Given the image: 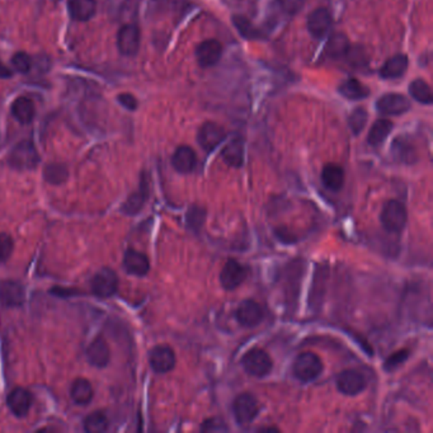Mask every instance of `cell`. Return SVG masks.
I'll list each match as a JSON object with an SVG mask.
<instances>
[{
    "label": "cell",
    "mask_w": 433,
    "mask_h": 433,
    "mask_svg": "<svg viewBox=\"0 0 433 433\" xmlns=\"http://www.w3.org/2000/svg\"><path fill=\"white\" fill-rule=\"evenodd\" d=\"M323 362L321 357L312 352H303L296 357L293 364L295 378L301 382L315 380L323 373Z\"/></svg>",
    "instance_id": "1"
},
{
    "label": "cell",
    "mask_w": 433,
    "mask_h": 433,
    "mask_svg": "<svg viewBox=\"0 0 433 433\" xmlns=\"http://www.w3.org/2000/svg\"><path fill=\"white\" fill-rule=\"evenodd\" d=\"M380 220L385 230L390 233H400L407 225V208L400 201L390 199L382 208Z\"/></svg>",
    "instance_id": "2"
},
{
    "label": "cell",
    "mask_w": 433,
    "mask_h": 433,
    "mask_svg": "<svg viewBox=\"0 0 433 433\" xmlns=\"http://www.w3.org/2000/svg\"><path fill=\"white\" fill-rule=\"evenodd\" d=\"M242 364L247 373L256 378L267 376L273 367L272 358L266 351L260 348L249 349L245 355L243 356Z\"/></svg>",
    "instance_id": "3"
},
{
    "label": "cell",
    "mask_w": 433,
    "mask_h": 433,
    "mask_svg": "<svg viewBox=\"0 0 433 433\" xmlns=\"http://www.w3.org/2000/svg\"><path fill=\"white\" fill-rule=\"evenodd\" d=\"M9 164L19 171L32 169L38 164V153L34 143L25 140L17 144L9 156Z\"/></svg>",
    "instance_id": "4"
},
{
    "label": "cell",
    "mask_w": 433,
    "mask_h": 433,
    "mask_svg": "<svg viewBox=\"0 0 433 433\" xmlns=\"http://www.w3.org/2000/svg\"><path fill=\"white\" fill-rule=\"evenodd\" d=\"M233 413L238 425H248L258 416L260 403L253 394L243 393L235 398L233 403Z\"/></svg>",
    "instance_id": "5"
},
{
    "label": "cell",
    "mask_w": 433,
    "mask_h": 433,
    "mask_svg": "<svg viewBox=\"0 0 433 433\" xmlns=\"http://www.w3.org/2000/svg\"><path fill=\"white\" fill-rule=\"evenodd\" d=\"M248 276V271L236 260H229L223 267L220 273L221 286L227 291H233L236 287L240 286Z\"/></svg>",
    "instance_id": "6"
},
{
    "label": "cell",
    "mask_w": 433,
    "mask_h": 433,
    "mask_svg": "<svg viewBox=\"0 0 433 433\" xmlns=\"http://www.w3.org/2000/svg\"><path fill=\"white\" fill-rule=\"evenodd\" d=\"M225 139V130L215 122L203 123L202 127L199 129V136H197L199 145L206 153L214 151Z\"/></svg>",
    "instance_id": "7"
},
{
    "label": "cell",
    "mask_w": 433,
    "mask_h": 433,
    "mask_svg": "<svg viewBox=\"0 0 433 433\" xmlns=\"http://www.w3.org/2000/svg\"><path fill=\"white\" fill-rule=\"evenodd\" d=\"M367 386L364 375L356 370H345L337 378V388L342 394L355 397L362 393Z\"/></svg>",
    "instance_id": "8"
},
{
    "label": "cell",
    "mask_w": 433,
    "mask_h": 433,
    "mask_svg": "<svg viewBox=\"0 0 433 433\" xmlns=\"http://www.w3.org/2000/svg\"><path fill=\"white\" fill-rule=\"evenodd\" d=\"M149 361L151 369L158 373H166L172 371L175 366V354L172 347L160 345L151 349Z\"/></svg>",
    "instance_id": "9"
},
{
    "label": "cell",
    "mask_w": 433,
    "mask_h": 433,
    "mask_svg": "<svg viewBox=\"0 0 433 433\" xmlns=\"http://www.w3.org/2000/svg\"><path fill=\"white\" fill-rule=\"evenodd\" d=\"M119 287V278L112 269H101L92 278V291L98 297L112 296Z\"/></svg>",
    "instance_id": "10"
},
{
    "label": "cell",
    "mask_w": 433,
    "mask_h": 433,
    "mask_svg": "<svg viewBox=\"0 0 433 433\" xmlns=\"http://www.w3.org/2000/svg\"><path fill=\"white\" fill-rule=\"evenodd\" d=\"M235 315H236V319L239 321V324L243 325L244 328H253L263 321L264 312H263L260 304L248 299V300H244L238 306Z\"/></svg>",
    "instance_id": "11"
},
{
    "label": "cell",
    "mask_w": 433,
    "mask_h": 433,
    "mask_svg": "<svg viewBox=\"0 0 433 433\" xmlns=\"http://www.w3.org/2000/svg\"><path fill=\"white\" fill-rule=\"evenodd\" d=\"M376 107H378L379 112L382 113V114L398 116V114L407 112L408 110L410 108V103L407 98L401 95L389 93V95L382 96L378 101Z\"/></svg>",
    "instance_id": "12"
},
{
    "label": "cell",
    "mask_w": 433,
    "mask_h": 433,
    "mask_svg": "<svg viewBox=\"0 0 433 433\" xmlns=\"http://www.w3.org/2000/svg\"><path fill=\"white\" fill-rule=\"evenodd\" d=\"M117 46L123 55H135L140 46V31L135 25L122 27L117 36Z\"/></svg>",
    "instance_id": "13"
},
{
    "label": "cell",
    "mask_w": 433,
    "mask_h": 433,
    "mask_svg": "<svg viewBox=\"0 0 433 433\" xmlns=\"http://www.w3.org/2000/svg\"><path fill=\"white\" fill-rule=\"evenodd\" d=\"M223 53V46L217 40H206L197 46L196 49V58L199 61V66L208 68L215 65L220 60Z\"/></svg>",
    "instance_id": "14"
},
{
    "label": "cell",
    "mask_w": 433,
    "mask_h": 433,
    "mask_svg": "<svg viewBox=\"0 0 433 433\" xmlns=\"http://www.w3.org/2000/svg\"><path fill=\"white\" fill-rule=\"evenodd\" d=\"M332 16L327 8H318L308 18V29L315 38H323L330 32Z\"/></svg>",
    "instance_id": "15"
},
{
    "label": "cell",
    "mask_w": 433,
    "mask_h": 433,
    "mask_svg": "<svg viewBox=\"0 0 433 433\" xmlns=\"http://www.w3.org/2000/svg\"><path fill=\"white\" fill-rule=\"evenodd\" d=\"M32 397L31 393L25 388H16L9 393L8 407L13 415L17 417L27 416L31 409Z\"/></svg>",
    "instance_id": "16"
},
{
    "label": "cell",
    "mask_w": 433,
    "mask_h": 433,
    "mask_svg": "<svg viewBox=\"0 0 433 433\" xmlns=\"http://www.w3.org/2000/svg\"><path fill=\"white\" fill-rule=\"evenodd\" d=\"M196 163L197 156L192 147L182 145L174 151L172 164L177 172L182 174L191 173L196 166Z\"/></svg>",
    "instance_id": "17"
},
{
    "label": "cell",
    "mask_w": 433,
    "mask_h": 433,
    "mask_svg": "<svg viewBox=\"0 0 433 433\" xmlns=\"http://www.w3.org/2000/svg\"><path fill=\"white\" fill-rule=\"evenodd\" d=\"M123 266L129 273L135 276H145L150 269V263L147 256L134 249L126 251Z\"/></svg>",
    "instance_id": "18"
},
{
    "label": "cell",
    "mask_w": 433,
    "mask_h": 433,
    "mask_svg": "<svg viewBox=\"0 0 433 433\" xmlns=\"http://www.w3.org/2000/svg\"><path fill=\"white\" fill-rule=\"evenodd\" d=\"M87 357L89 362L96 367H104L110 362V347L103 338H96L88 347Z\"/></svg>",
    "instance_id": "19"
},
{
    "label": "cell",
    "mask_w": 433,
    "mask_h": 433,
    "mask_svg": "<svg viewBox=\"0 0 433 433\" xmlns=\"http://www.w3.org/2000/svg\"><path fill=\"white\" fill-rule=\"evenodd\" d=\"M25 293L23 287L18 282L5 281L0 284V301L7 306H18L23 303Z\"/></svg>",
    "instance_id": "20"
},
{
    "label": "cell",
    "mask_w": 433,
    "mask_h": 433,
    "mask_svg": "<svg viewBox=\"0 0 433 433\" xmlns=\"http://www.w3.org/2000/svg\"><path fill=\"white\" fill-rule=\"evenodd\" d=\"M321 182L330 190L337 192L345 184V171L342 166L337 164H327L321 172Z\"/></svg>",
    "instance_id": "21"
},
{
    "label": "cell",
    "mask_w": 433,
    "mask_h": 433,
    "mask_svg": "<svg viewBox=\"0 0 433 433\" xmlns=\"http://www.w3.org/2000/svg\"><path fill=\"white\" fill-rule=\"evenodd\" d=\"M96 9V0H69L70 14L79 22H86L93 17Z\"/></svg>",
    "instance_id": "22"
},
{
    "label": "cell",
    "mask_w": 433,
    "mask_h": 433,
    "mask_svg": "<svg viewBox=\"0 0 433 433\" xmlns=\"http://www.w3.org/2000/svg\"><path fill=\"white\" fill-rule=\"evenodd\" d=\"M35 104L27 97H19L12 104L13 116L23 125L29 123L35 119Z\"/></svg>",
    "instance_id": "23"
},
{
    "label": "cell",
    "mask_w": 433,
    "mask_h": 433,
    "mask_svg": "<svg viewBox=\"0 0 433 433\" xmlns=\"http://www.w3.org/2000/svg\"><path fill=\"white\" fill-rule=\"evenodd\" d=\"M70 395L75 404L87 406L93 399V388L86 379H77L71 385Z\"/></svg>",
    "instance_id": "24"
},
{
    "label": "cell",
    "mask_w": 433,
    "mask_h": 433,
    "mask_svg": "<svg viewBox=\"0 0 433 433\" xmlns=\"http://www.w3.org/2000/svg\"><path fill=\"white\" fill-rule=\"evenodd\" d=\"M408 68V58L406 55H395L390 58L382 66V77L385 79L400 78Z\"/></svg>",
    "instance_id": "25"
},
{
    "label": "cell",
    "mask_w": 433,
    "mask_h": 433,
    "mask_svg": "<svg viewBox=\"0 0 433 433\" xmlns=\"http://www.w3.org/2000/svg\"><path fill=\"white\" fill-rule=\"evenodd\" d=\"M221 156L226 164L234 168H240L244 163V144L242 140L235 139L230 144H227L224 147Z\"/></svg>",
    "instance_id": "26"
},
{
    "label": "cell",
    "mask_w": 433,
    "mask_h": 433,
    "mask_svg": "<svg viewBox=\"0 0 433 433\" xmlns=\"http://www.w3.org/2000/svg\"><path fill=\"white\" fill-rule=\"evenodd\" d=\"M339 92L342 96L351 101L364 99L370 93L369 88L364 87L360 80L355 78L347 79L346 82H343L339 87Z\"/></svg>",
    "instance_id": "27"
},
{
    "label": "cell",
    "mask_w": 433,
    "mask_h": 433,
    "mask_svg": "<svg viewBox=\"0 0 433 433\" xmlns=\"http://www.w3.org/2000/svg\"><path fill=\"white\" fill-rule=\"evenodd\" d=\"M349 49H351V45H349V40L347 38V36L343 35V34H334L327 42L325 52L328 56L333 58V59H341V58L346 56Z\"/></svg>",
    "instance_id": "28"
},
{
    "label": "cell",
    "mask_w": 433,
    "mask_h": 433,
    "mask_svg": "<svg viewBox=\"0 0 433 433\" xmlns=\"http://www.w3.org/2000/svg\"><path fill=\"white\" fill-rule=\"evenodd\" d=\"M394 125L389 120H378L373 125L371 130L369 132L367 141L373 147H379L385 139L389 136L390 131L393 130Z\"/></svg>",
    "instance_id": "29"
},
{
    "label": "cell",
    "mask_w": 433,
    "mask_h": 433,
    "mask_svg": "<svg viewBox=\"0 0 433 433\" xmlns=\"http://www.w3.org/2000/svg\"><path fill=\"white\" fill-rule=\"evenodd\" d=\"M409 93L419 103L431 104L433 102L431 87L422 79H417L410 83Z\"/></svg>",
    "instance_id": "30"
},
{
    "label": "cell",
    "mask_w": 433,
    "mask_h": 433,
    "mask_svg": "<svg viewBox=\"0 0 433 433\" xmlns=\"http://www.w3.org/2000/svg\"><path fill=\"white\" fill-rule=\"evenodd\" d=\"M108 418L103 412H95L86 418L84 430L89 433H101L107 431Z\"/></svg>",
    "instance_id": "31"
},
{
    "label": "cell",
    "mask_w": 433,
    "mask_h": 433,
    "mask_svg": "<svg viewBox=\"0 0 433 433\" xmlns=\"http://www.w3.org/2000/svg\"><path fill=\"white\" fill-rule=\"evenodd\" d=\"M45 178L52 184H60L68 178V169L65 165L59 163L47 165L45 169Z\"/></svg>",
    "instance_id": "32"
},
{
    "label": "cell",
    "mask_w": 433,
    "mask_h": 433,
    "mask_svg": "<svg viewBox=\"0 0 433 433\" xmlns=\"http://www.w3.org/2000/svg\"><path fill=\"white\" fill-rule=\"evenodd\" d=\"M234 25L245 38H249V40L260 38V31L251 25V21L248 18L236 16L234 17Z\"/></svg>",
    "instance_id": "33"
},
{
    "label": "cell",
    "mask_w": 433,
    "mask_h": 433,
    "mask_svg": "<svg viewBox=\"0 0 433 433\" xmlns=\"http://www.w3.org/2000/svg\"><path fill=\"white\" fill-rule=\"evenodd\" d=\"M366 122H367V112L364 108H356L348 119L349 127L354 131L355 135H358L361 131L364 130Z\"/></svg>",
    "instance_id": "34"
},
{
    "label": "cell",
    "mask_w": 433,
    "mask_h": 433,
    "mask_svg": "<svg viewBox=\"0 0 433 433\" xmlns=\"http://www.w3.org/2000/svg\"><path fill=\"white\" fill-rule=\"evenodd\" d=\"M410 356V352H409V349H399L397 351L395 354H393V355L389 356L388 358H386V361H385V364H384V369L386 370V371H394V370H397L399 366H401V364H404L406 361L408 360V357Z\"/></svg>",
    "instance_id": "35"
},
{
    "label": "cell",
    "mask_w": 433,
    "mask_h": 433,
    "mask_svg": "<svg viewBox=\"0 0 433 433\" xmlns=\"http://www.w3.org/2000/svg\"><path fill=\"white\" fill-rule=\"evenodd\" d=\"M145 199H147V196L144 195V192L134 193L129 201L126 202L125 211L127 214H136L138 211H140V208H143V205L145 203Z\"/></svg>",
    "instance_id": "36"
},
{
    "label": "cell",
    "mask_w": 433,
    "mask_h": 433,
    "mask_svg": "<svg viewBox=\"0 0 433 433\" xmlns=\"http://www.w3.org/2000/svg\"><path fill=\"white\" fill-rule=\"evenodd\" d=\"M13 251V239L5 233H0V263L8 260Z\"/></svg>",
    "instance_id": "37"
},
{
    "label": "cell",
    "mask_w": 433,
    "mask_h": 433,
    "mask_svg": "<svg viewBox=\"0 0 433 433\" xmlns=\"http://www.w3.org/2000/svg\"><path fill=\"white\" fill-rule=\"evenodd\" d=\"M12 64H13V66L16 68V70L21 71V73H28L31 70V66H32L31 58L25 52L16 53L13 56V59H12Z\"/></svg>",
    "instance_id": "38"
},
{
    "label": "cell",
    "mask_w": 433,
    "mask_h": 433,
    "mask_svg": "<svg viewBox=\"0 0 433 433\" xmlns=\"http://www.w3.org/2000/svg\"><path fill=\"white\" fill-rule=\"evenodd\" d=\"M203 219H205V210L199 208H191V210L188 211L187 214V221H188V225L191 227H199L202 225L203 223Z\"/></svg>",
    "instance_id": "39"
},
{
    "label": "cell",
    "mask_w": 433,
    "mask_h": 433,
    "mask_svg": "<svg viewBox=\"0 0 433 433\" xmlns=\"http://www.w3.org/2000/svg\"><path fill=\"white\" fill-rule=\"evenodd\" d=\"M280 7L288 14H296L305 5L306 0H277Z\"/></svg>",
    "instance_id": "40"
},
{
    "label": "cell",
    "mask_w": 433,
    "mask_h": 433,
    "mask_svg": "<svg viewBox=\"0 0 433 433\" xmlns=\"http://www.w3.org/2000/svg\"><path fill=\"white\" fill-rule=\"evenodd\" d=\"M119 101L121 102V104H123L125 107H127L129 110H135L136 107H138V101H136V98L134 96H131V95H121V96L119 97Z\"/></svg>",
    "instance_id": "41"
},
{
    "label": "cell",
    "mask_w": 433,
    "mask_h": 433,
    "mask_svg": "<svg viewBox=\"0 0 433 433\" xmlns=\"http://www.w3.org/2000/svg\"><path fill=\"white\" fill-rule=\"evenodd\" d=\"M12 75V71L0 61V78H9Z\"/></svg>",
    "instance_id": "42"
}]
</instances>
